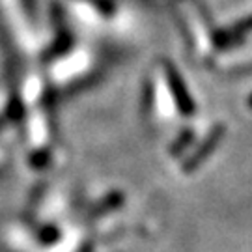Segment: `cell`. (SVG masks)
Here are the masks:
<instances>
[{
  "label": "cell",
  "mask_w": 252,
  "mask_h": 252,
  "mask_svg": "<svg viewBox=\"0 0 252 252\" xmlns=\"http://www.w3.org/2000/svg\"><path fill=\"white\" fill-rule=\"evenodd\" d=\"M166 69H168V82H170L172 94L176 97V105L181 110V114L189 116V114L194 112V101H192V97H190L187 88H185V84L181 81L180 73L176 71L172 65H166Z\"/></svg>",
  "instance_id": "obj_1"
},
{
  "label": "cell",
  "mask_w": 252,
  "mask_h": 252,
  "mask_svg": "<svg viewBox=\"0 0 252 252\" xmlns=\"http://www.w3.org/2000/svg\"><path fill=\"white\" fill-rule=\"evenodd\" d=\"M249 30H252V15L251 17L243 19V21H239V23H237L235 27L230 28V30H226V32H222V34H219V36H217V43H219V47L232 45L234 41L241 39Z\"/></svg>",
  "instance_id": "obj_2"
},
{
  "label": "cell",
  "mask_w": 252,
  "mask_h": 252,
  "mask_svg": "<svg viewBox=\"0 0 252 252\" xmlns=\"http://www.w3.org/2000/svg\"><path fill=\"white\" fill-rule=\"evenodd\" d=\"M92 4H95V6H97V8L99 9H103V11H112V6H110V4H108L107 0H90Z\"/></svg>",
  "instance_id": "obj_3"
}]
</instances>
